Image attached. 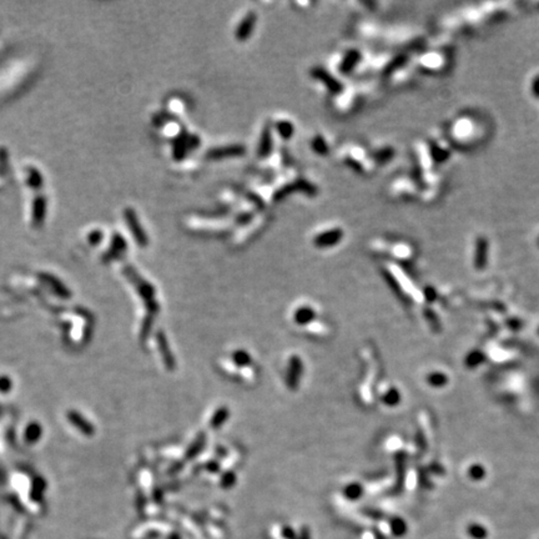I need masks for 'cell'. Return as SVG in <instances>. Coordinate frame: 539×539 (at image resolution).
Wrapping results in <instances>:
<instances>
[{"label": "cell", "instance_id": "cell-1", "mask_svg": "<svg viewBox=\"0 0 539 539\" xmlns=\"http://www.w3.org/2000/svg\"><path fill=\"white\" fill-rule=\"evenodd\" d=\"M125 219L128 222L129 227H130L131 233H133L134 237L136 240V242L140 246H146L147 245V237L145 235L144 230H142L141 225H140L139 220H137L136 214L134 212L133 208H126L125 211Z\"/></svg>", "mask_w": 539, "mask_h": 539}, {"label": "cell", "instance_id": "cell-2", "mask_svg": "<svg viewBox=\"0 0 539 539\" xmlns=\"http://www.w3.org/2000/svg\"><path fill=\"white\" fill-rule=\"evenodd\" d=\"M311 75H312L315 79H317V80L322 81V83L327 86V89H329L332 94L342 93L343 85H342V84L339 83L336 78H334L330 72L326 71L323 67H313L312 71H311Z\"/></svg>", "mask_w": 539, "mask_h": 539}, {"label": "cell", "instance_id": "cell-3", "mask_svg": "<svg viewBox=\"0 0 539 539\" xmlns=\"http://www.w3.org/2000/svg\"><path fill=\"white\" fill-rule=\"evenodd\" d=\"M257 15L254 11H250L245 18L241 20L240 24L236 28L235 36L238 41H246L248 37L251 36L252 32L255 29V25H256Z\"/></svg>", "mask_w": 539, "mask_h": 539}, {"label": "cell", "instance_id": "cell-4", "mask_svg": "<svg viewBox=\"0 0 539 539\" xmlns=\"http://www.w3.org/2000/svg\"><path fill=\"white\" fill-rule=\"evenodd\" d=\"M302 374V361L299 356H292L288 361V371H287V386L295 391L299 386L300 378Z\"/></svg>", "mask_w": 539, "mask_h": 539}, {"label": "cell", "instance_id": "cell-5", "mask_svg": "<svg viewBox=\"0 0 539 539\" xmlns=\"http://www.w3.org/2000/svg\"><path fill=\"white\" fill-rule=\"evenodd\" d=\"M342 236H343V233L341 229L329 230V231L318 234L313 240V243L317 247H330V246H335L338 243L342 240Z\"/></svg>", "mask_w": 539, "mask_h": 539}, {"label": "cell", "instance_id": "cell-6", "mask_svg": "<svg viewBox=\"0 0 539 539\" xmlns=\"http://www.w3.org/2000/svg\"><path fill=\"white\" fill-rule=\"evenodd\" d=\"M245 154V147L242 145H231V146L217 147L212 149L207 152V158L211 160H219L224 158H231V156H241Z\"/></svg>", "mask_w": 539, "mask_h": 539}, {"label": "cell", "instance_id": "cell-7", "mask_svg": "<svg viewBox=\"0 0 539 539\" xmlns=\"http://www.w3.org/2000/svg\"><path fill=\"white\" fill-rule=\"evenodd\" d=\"M271 151H272V131H271V126L267 125L262 130L257 154L261 158H266V156H269L271 154Z\"/></svg>", "mask_w": 539, "mask_h": 539}, {"label": "cell", "instance_id": "cell-8", "mask_svg": "<svg viewBox=\"0 0 539 539\" xmlns=\"http://www.w3.org/2000/svg\"><path fill=\"white\" fill-rule=\"evenodd\" d=\"M360 58H361L360 53H358L357 50H355V49H353V50H351V51H348V53L344 55L343 59H342L341 65L338 67L339 71H341L342 74H344V75L350 74V72L352 71L353 69H355L356 65L358 64V62H360Z\"/></svg>", "mask_w": 539, "mask_h": 539}, {"label": "cell", "instance_id": "cell-9", "mask_svg": "<svg viewBox=\"0 0 539 539\" xmlns=\"http://www.w3.org/2000/svg\"><path fill=\"white\" fill-rule=\"evenodd\" d=\"M313 318H315V311L310 306L300 307L294 313V321L297 325L306 326L308 323H312Z\"/></svg>", "mask_w": 539, "mask_h": 539}, {"label": "cell", "instance_id": "cell-10", "mask_svg": "<svg viewBox=\"0 0 539 539\" xmlns=\"http://www.w3.org/2000/svg\"><path fill=\"white\" fill-rule=\"evenodd\" d=\"M158 342H159V346H160L161 355H163L164 362H165L166 367H168L170 371H172V370H174V367H175L174 357H172V353H171L170 350H168V341H166L165 336H164L161 332L158 335Z\"/></svg>", "mask_w": 539, "mask_h": 539}, {"label": "cell", "instance_id": "cell-11", "mask_svg": "<svg viewBox=\"0 0 539 539\" xmlns=\"http://www.w3.org/2000/svg\"><path fill=\"white\" fill-rule=\"evenodd\" d=\"M229 414L230 412L226 407H220V408H217V411L212 414V417L210 419V427L214 428V430L215 428L221 427L225 422H226V419L229 418Z\"/></svg>", "mask_w": 539, "mask_h": 539}, {"label": "cell", "instance_id": "cell-12", "mask_svg": "<svg viewBox=\"0 0 539 539\" xmlns=\"http://www.w3.org/2000/svg\"><path fill=\"white\" fill-rule=\"evenodd\" d=\"M233 363L238 366V367H246L251 363V356L248 355L246 351L238 350L233 353Z\"/></svg>", "mask_w": 539, "mask_h": 539}, {"label": "cell", "instance_id": "cell-13", "mask_svg": "<svg viewBox=\"0 0 539 539\" xmlns=\"http://www.w3.org/2000/svg\"><path fill=\"white\" fill-rule=\"evenodd\" d=\"M276 130H277L278 135H281L283 139H290L294 135L295 128L290 121H280L276 125Z\"/></svg>", "mask_w": 539, "mask_h": 539}, {"label": "cell", "instance_id": "cell-14", "mask_svg": "<svg viewBox=\"0 0 539 539\" xmlns=\"http://www.w3.org/2000/svg\"><path fill=\"white\" fill-rule=\"evenodd\" d=\"M203 444H205V436L200 435L195 440H194V443L190 446L189 451H187V457H190V458L195 457L196 454L202 449Z\"/></svg>", "mask_w": 539, "mask_h": 539}, {"label": "cell", "instance_id": "cell-15", "mask_svg": "<svg viewBox=\"0 0 539 539\" xmlns=\"http://www.w3.org/2000/svg\"><path fill=\"white\" fill-rule=\"evenodd\" d=\"M468 534L474 539H484L488 533H487V531L482 526L473 524V526L468 527Z\"/></svg>", "mask_w": 539, "mask_h": 539}, {"label": "cell", "instance_id": "cell-16", "mask_svg": "<svg viewBox=\"0 0 539 539\" xmlns=\"http://www.w3.org/2000/svg\"><path fill=\"white\" fill-rule=\"evenodd\" d=\"M312 147H313V150L317 152V154H320V155H326V154H327V151H329L327 144H326V141L323 140L322 136H317V137H315V139H313Z\"/></svg>", "mask_w": 539, "mask_h": 539}, {"label": "cell", "instance_id": "cell-17", "mask_svg": "<svg viewBox=\"0 0 539 539\" xmlns=\"http://www.w3.org/2000/svg\"><path fill=\"white\" fill-rule=\"evenodd\" d=\"M344 493H346V496H347V498H351V499H356L357 497L361 496V493H362V488H361V486H358V484H350V486L346 487V489H344Z\"/></svg>", "mask_w": 539, "mask_h": 539}, {"label": "cell", "instance_id": "cell-18", "mask_svg": "<svg viewBox=\"0 0 539 539\" xmlns=\"http://www.w3.org/2000/svg\"><path fill=\"white\" fill-rule=\"evenodd\" d=\"M308 331L313 332V334H317V335H322L326 332V327L322 325V323H318V322H312L310 323V327H308Z\"/></svg>", "mask_w": 539, "mask_h": 539}, {"label": "cell", "instance_id": "cell-19", "mask_svg": "<svg viewBox=\"0 0 539 539\" xmlns=\"http://www.w3.org/2000/svg\"><path fill=\"white\" fill-rule=\"evenodd\" d=\"M235 483V474L233 472H227L226 474L222 477V487H230Z\"/></svg>", "mask_w": 539, "mask_h": 539}]
</instances>
